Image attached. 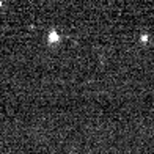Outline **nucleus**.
<instances>
[{
	"instance_id": "nucleus-1",
	"label": "nucleus",
	"mask_w": 154,
	"mask_h": 154,
	"mask_svg": "<svg viewBox=\"0 0 154 154\" xmlns=\"http://www.w3.org/2000/svg\"><path fill=\"white\" fill-rule=\"evenodd\" d=\"M47 41L51 44H54V43H57V41H60V35L55 32V30H52V32H49V36H47Z\"/></svg>"
},
{
	"instance_id": "nucleus-2",
	"label": "nucleus",
	"mask_w": 154,
	"mask_h": 154,
	"mask_svg": "<svg viewBox=\"0 0 154 154\" xmlns=\"http://www.w3.org/2000/svg\"><path fill=\"white\" fill-rule=\"evenodd\" d=\"M142 41H143V43H146V41H148V36H146V35H143V36H142Z\"/></svg>"
},
{
	"instance_id": "nucleus-3",
	"label": "nucleus",
	"mask_w": 154,
	"mask_h": 154,
	"mask_svg": "<svg viewBox=\"0 0 154 154\" xmlns=\"http://www.w3.org/2000/svg\"><path fill=\"white\" fill-rule=\"evenodd\" d=\"M0 6H2V2H0Z\"/></svg>"
}]
</instances>
